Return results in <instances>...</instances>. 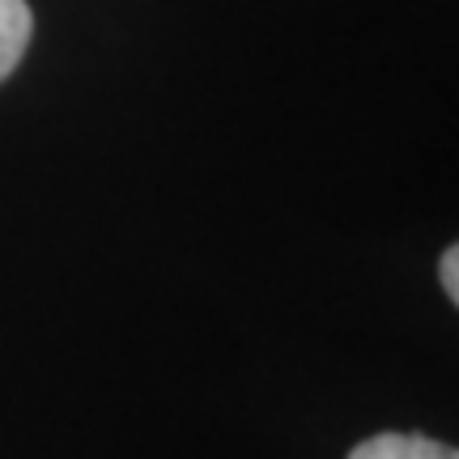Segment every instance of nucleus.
<instances>
[{"mask_svg": "<svg viewBox=\"0 0 459 459\" xmlns=\"http://www.w3.org/2000/svg\"><path fill=\"white\" fill-rule=\"evenodd\" d=\"M438 281H443V290L451 302H459V251L455 247H446L443 260H438Z\"/></svg>", "mask_w": 459, "mask_h": 459, "instance_id": "7ed1b4c3", "label": "nucleus"}, {"mask_svg": "<svg viewBox=\"0 0 459 459\" xmlns=\"http://www.w3.org/2000/svg\"><path fill=\"white\" fill-rule=\"evenodd\" d=\"M34 13L26 0H0V82L22 65V56L30 48Z\"/></svg>", "mask_w": 459, "mask_h": 459, "instance_id": "f03ea898", "label": "nucleus"}, {"mask_svg": "<svg viewBox=\"0 0 459 459\" xmlns=\"http://www.w3.org/2000/svg\"><path fill=\"white\" fill-rule=\"evenodd\" d=\"M349 459H459L455 446L426 438V434H375L361 446H353Z\"/></svg>", "mask_w": 459, "mask_h": 459, "instance_id": "f257e3e1", "label": "nucleus"}]
</instances>
